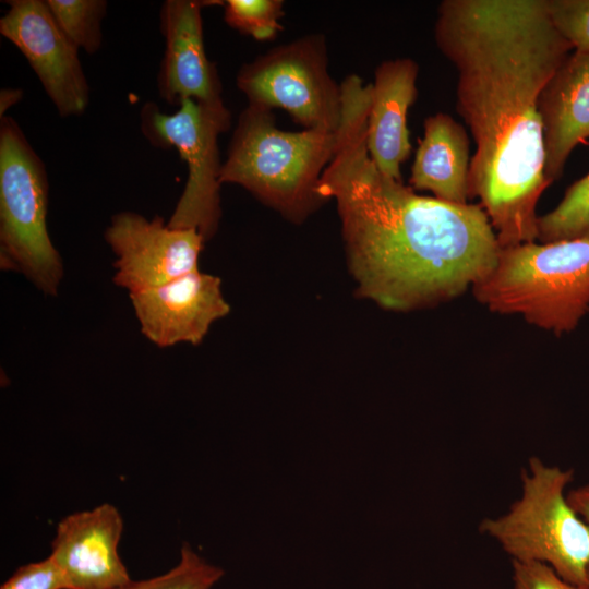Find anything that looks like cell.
<instances>
[{"instance_id": "obj_19", "label": "cell", "mask_w": 589, "mask_h": 589, "mask_svg": "<svg viewBox=\"0 0 589 589\" xmlns=\"http://www.w3.org/2000/svg\"><path fill=\"white\" fill-rule=\"evenodd\" d=\"M281 0H227L224 1L226 23L256 40H272L283 31Z\"/></svg>"}, {"instance_id": "obj_3", "label": "cell", "mask_w": 589, "mask_h": 589, "mask_svg": "<svg viewBox=\"0 0 589 589\" xmlns=\"http://www.w3.org/2000/svg\"><path fill=\"white\" fill-rule=\"evenodd\" d=\"M336 146L337 131H284L272 110L249 105L238 119L220 182L241 185L301 224L326 202L317 190Z\"/></svg>"}, {"instance_id": "obj_12", "label": "cell", "mask_w": 589, "mask_h": 589, "mask_svg": "<svg viewBox=\"0 0 589 589\" xmlns=\"http://www.w3.org/2000/svg\"><path fill=\"white\" fill-rule=\"evenodd\" d=\"M122 530L119 510L108 503L58 524L50 556L67 589H120L132 581L118 553Z\"/></svg>"}, {"instance_id": "obj_4", "label": "cell", "mask_w": 589, "mask_h": 589, "mask_svg": "<svg viewBox=\"0 0 589 589\" xmlns=\"http://www.w3.org/2000/svg\"><path fill=\"white\" fill-rule=\"evenodd\" d=\"M472 291L492 312L520 315L555 334L569 332L589 308V238L501 249Z\"/></svg>"}, {"instance_id": "obj_7", "label": "cell", "mask_w": 589, "mask_h": 589, "mask_svg": "<svg viewBox=\"0 0 589 589\" xmlns=\"http://www.w3.org/2000/svg\"><path fill=\"white\" fill-rule=\"evenodd\" d=\"M224 101L214 105L184 99L173 113L160 112L155 104L142 109V130L156 146H172L188 167L184 190L167 223L176 229H195L205 241L217 231L221 216L218 136L230 127Z\"/></svg>"}, {"instance_id": "obj_5", "label": "cell", "mask_w": 589, "mask_h": 589, "mask_svg": "<svg viewBox=\"0 0 589 589\" xmlns=\"http://www.w3.org/2000/svg\"><path fill=\"white\" fill-rule=\"evenodd\" d=\"M574 470L531 457L521 470V493L509 509L481 521L513 562L541 563L564 580L589 588V525L567 500Z\"/></svg>"}, {"instance_id": "obj_2", "label": "cell", "mask_w": 589, "mask_h": 589, "mask_svg": "<svg viewBox=\"0 0 589 589\" xmlns=\"http://www.w3.org/2000/svg\"><path fill=\"white\" fill-rule=\"evenodd\" d=\"M341 87L335 154L318 184L334 199L357 294L408 312L457 298L496 265L501 247L483 208L417 194L380 172L366 148L371 84Z\"/></svg>"}, {"instance_id": "obj_23", "label": "cell", "mask_w": 589, "mask_h": 589, "mask_svg": "<svg viewBox=\"0 0 589 589\" xmlns=\"http://www.w3.org/2000/svg\"><path fill=\"white\" fill-rule=\"evenodd\" d=\"M515 589H589L561 578L551 567L541 563L513 562Z\"/></svg>"}, {"instance_id": "obj_17", "label": "cell", "mask_w": 589, "mask_h": 589, "mask_svg": "<svg viewBox=\"0 0 589 589\" xmlns=\"http://www.w3.org/2000/svg\"><path fill=\"white\" fill-rule=\"evenodd\" d=\"M537 230L540 243L589 238V173L574 182L552 211L539 216Z\"/></svg>"}, {"instance_id": "obj_15", "label": "cell", "mask_w": 589, "mask_h": 589, "mask_svg": "<svg viewBox=\"0 0 589 589\" xmlns=\"http://www.w3.org/2000/svg\"><path fill=\"white\" fill-rule=\"evenodd\" d=\"M545 176L560 179L574 148L589 137V52L574 51L540 97Z\"/></svg>"}, {"instance_id": "obj_13", "label": "cell", "mask_w": 589, "mask_h": 589, "mask_svg": "<svg viewBox=\"0 0 589 589\" xmlns=\"http://www.w3.org/2000/svg\"><path fill=\"white\" fill-rule=\"evenodd\" d=\"M224 1L167 0L160 10L166 40L158 74L159 95L178 105L184 99L214 105L223 103L217 69L206 56L202 9Z\"/></svg>"}, {"instance_id": "obj_14", "label": "cell", "mask_w": 589, "mask_h": 589, "mask_svg": "<svg viewBox=\"0 0 589 589\" xmlns=\"http://www.w3.org/2000/svg\"><path fill=\"white\" fill-rule=\"evenodd\" d=\"M419 65L408 57L377 65L371 84L366 148L384 176L401 181V165L411 152L407 115L417 97Z\"/></svg>"}, {"instance_id": "obj_8", "label": "cell", "mask_w": 589, "mask_h": 589, "mask_svg": "<svg viewBox=\"0 0 589 589\" xmlns=\"http://www.w3.org/2000/svg\"><path fill=\"white\" fill-rule=\"evenodd\" d=\"M237 85L249 105L283 109L304 129L335 132L339 127L341 87L328 72L321 34L278 46L242 65Z\"/></svg>"}, {"instance_id": "obj_21", "label": "cell", "mask_w": 589, "mask_h": 589, "mask_svg": "<svg viewBox=\"0 0 589 589\" xmlns=\"http://www.w3.org/2000/svg\"><path fill=\"white\" fill-rule=\"evenodd\" d=\"M550 20L575 51L589 52V0H546Z\"/></svg>"}, {"instance_id": "obj_6", "label": "cell", "mask_w": 589, "mask_h": 589, "mask_svg": "<svg viewBox=\"0 0 589 589\" xmlns=\"http://www.w3.org/2000/svg\"><path fill=\"white\" fill-rule=\"evenodd\" d=\"M45 166L21 128L0 122V267L22 274L46 296H57L64 268L47 229Z\"/></svg>"}, {"instance_id": "obj_22", "label": "cell", "mask_w": 589, "mask_h": 589, "mask_svg": "<svg viewBox=\"0 0 589 589\" xmlns=\"http://www.w3.org/2000/svg\"><path fill=\"white\" fill-rule=\"evenodd\" d=\"M0 589H67V585L61 569L49 555L19 567Z\"/></svg>"}, {"instance_id": "obj_9", "label": "cell", "mask_w": 589, "mask_h": 589, "mask_svg": "<svg viewBox=\"0 0 589 589\" xmlns=\"http://www.w3.org/2000/svg\"><path fill=\"white\" fill-rule=\"evenodd\" d=\"M105 240L116 255L113 283L129 293L199 269L206 242L195 229L171 228L159 216L147 219L134 212L113 215Z\"/></svg>"}, {"instance_id": "obj_1", "label": "cell", "mask_w": 589, "mask_h": 589, "mask_svg": "<svg viewBox=\"0 0 589 589\" xmlns=\"http://www.w3.org/2000/svg\"><path fill=\"white\" fill-rule=\"evenodd\" d=\"M434 39L456 69V110L474 141L471 197L501 249L537 241V205L551 184L540 97L573 48L546 0H444Z\"/></svg>"}, {"instance_id": "obj_18", "label": "cell", "mask_w": 589, "mask_h": 589, "mask_svg": "<svg viewBox=\"0 0 589 589\" xmlns=\"http://www.w3.org/2000/svg\"><path fill=\"white\" fill-rule=\"evenodd\" d=\"M46 3L60 28L79 49L94 53L100 48L106 1L46 0Z\"/></svg>"}, {"instance_id": "obj_16", "label": "cell", "mask_w": 589, "mask_h": 589, "mask_svg": "<svg viewBox=\"0 0 589 589\" xmlns=\"http://www.w3.org/2000/svg\"><path fill=\"white\" fill-rule=\"evenodd\" d=\"M411 167L410 184L434 197L467 204L470 195L469 139L465 128L449 115L437 112L424 120Z\"/></svg>"}, {"instance_id": "obj_11", "label": "cell", "mask_w": 589, "mask_h": 589, "mask_svg": "<svg viewBox=\"0 0 589 589\" xmlns=\"http://www.w3.org/2000/svg\"><path fill=\"white\" fill-rule=\"evenodd\" d=\"M129 297L142 334L160 348L199 345L230 312L220 278L199 269Z\"/></svg>"}, {"instance_id": "obj_24", "label": "cell", "mask_w": 589, "mask_h": 589, "mask_svg": "<svg viewBox=\"0 0 589 589\" xmlns=\"http://www.w3.org/2000/svg\"><path fill=\"white\" fill-rule=\"evenodd\" d=\"M567 500L575 512L589 525V484L568 491Z\"/></svg>"}, {"instance_id": "obj_20", "label": "cell", "mask_w": 589, "mask_h": 589, "mask_svg": "<svg viewBox=\"0 0 589 589\" xmlns=\"http://www.w3.org/2000/svg\"><path fill=\"white\" fill-rule=\"evenodd\" d=\"M224 575V570L208 564L190 544L181 548L179 563L164 575L131 581L120 589H211Z\"/></svg>"}, {"instance_id": "obj_10", "label": "cell", "mask_w": 589, "mask_h": 589, "mask_svg": "<svg viewBox=\"0 0 589 589\" xmlns=\"http://www.w3.org/2000/svg\"><path fill=\"white\" fill-rule=\"evenodd\" d=\"M0 33L25 56L61 117L87 107L89 88L79 48L53 19L46 1L11 0Z\"/></svg>"}, {"instance_id": "obj_25", "label": "cell", "mask_w": 589, "mask_h": 589, "mask_svg": "<svg viewBox=\"0 0 589 589\" xmlns=\"http://www.w3.org/2000/svg\"><path fill=\"white\" fill-rule=\"evenodd\" d=\"M23 91L16 88H4L0 92V117H4V112L21 100Z\"/></svg>"}]
</instances>
